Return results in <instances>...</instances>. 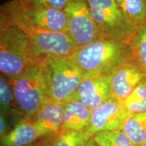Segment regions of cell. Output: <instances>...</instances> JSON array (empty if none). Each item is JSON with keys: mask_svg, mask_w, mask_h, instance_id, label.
<instances>
[{"mask_svg": "<svg viewBox=\"0 0 146 146\" xmlns=\"http://www.w3.org/2000/svg\"><path fill=\"white\" fill-rule=\"evenodd\" d=\"M15 104L14 93L8 79L1 74L0 76V105L1 112H8Z\"/></svg>", "mask_w": 146, "mask_h": 146, "instance_id": "ffe728a7", "label": "cell"}, {"mask_svg": "<svg viewBox=\"0 0 146 146\" xmlns=\"http://www.w3.org/2000/svg\"><path fill=\"white\" fill-rule=\"evenodd\" d=\"M91 114L92 110L78 100H71L66 102L62 128L71 131H87Z\"/></svg>", "mask_w": 146, "mask_h": 146, "instance_id": "5bb4252c", "label": "cell"}, {"mask_svg": "<svg viewBox=\"0 0 146 146\" xmlns=\"http://www.w3.org/2000/svg\"><path fill=\"white\" fill-rule=\"evenodd\" d=\"M81 146H100L96 141H94V139L91 137L88 140H87L86 141H85L81 145Z\"/></svg>", "mask_w": 146, "mask_h": 146, "instance_id": "d4e9b609", "label": "cell"}, {"mask_svg": "<svg viewBox=\"0 0 146 146\" xmlns=\"http://www.w3.org/2000/svg\"><path fill=\"white\" fill-rule=\"evenodd\" d=\"M45 133L33 120L25 118L1 139V146H27L35 143Z\"/></svg>", "mask_w": 146, "mask_h": 146, "instance_id": "4fadbf2b", "label": "cell"}, {"mask_svg": "<svg viewBox=\"0 0 146 146\" xmlns=\"http://www.w3.org/2000/svg\"><path fill=\"white\" fill-rule=\"evenodd\" d=\"M27 146H36V145L35 143H33V144H31V145H27Z\"/></svg>", "mask_w": 146, "mask_h": 146, "instance_id": "4316f807", "label": "cell"}, {"mask_svg": "<svg viewBox=\"0 0 146 146\" xmlns=\"http://www.w3.org/2000/svg\"><path fill=\"white\" fill-rule=\"evenodd\" d=\"M124 105L129 116L146 112V99L140 102L125 104Z\"/></svg>", "mask_w": 146, "mask_h": 146, "instance_id": "603a6c76", "label": "cell"}, {"mask_svg": "<svg viewBox=\"0 0 146 146\" xmlns=\"http://www.w3.org/2000/svg\"><path fill=\"white\" fill-rule=\"evenodd\" d=\"M22 2L35 6L56 9L64 11L71 0H20Z\"/></svg>", "mask_w": 146, "mask_h": 146, "instance_id": "44dd1931", "label": "cell"}, {"mask_svg": "<svg viewBox=\"0 0 146 146\" xmlns=\"http://www.w3.org/2000/svg\"><path fill=\"white\" fill-rule=\"evenodd\" d=\"M110 97L109 74H100L85 76L71 100H78L93 110Z\"/></svg>", "mask_w": 146, "mask_h": 146, "instance_id": "8fae6325", "label": "cell"}, {"mask_svg": "<svg viewBox=\"0 0 146 146\" xmlns=\"http://www.w3.org/2000/svg\"><path fill=\"white\" fill-rule=\"evenodd\" d=\"M110 96L125 104L134 89L146 76L132 55L120 63L109 74Z\"/></svg>", "mask_w": 146, "mask_h": 146, "instance_id": "9c48e42d", "label": "cell"}, {"mask_svg": "<svg viewBox=\"0 0 146 146\" xmlns=\"http://www.w3.org/2000/svg\"><path fill=\"white\" fill-rule=\"evenodd\" d=\"M129 116L125 105L110 97L93 110L87 131L93 137L101 131L120 129Z\"/></svg>", "mask_w": 146, "mask_h": 146, "instance_id": "30bf717a", "label": "cell"}, {"mask_svg": "<svg viewBox=\"0 0 146 146\" xmlns=\"http://www.w3.org/2000/svg\"><path fill=\"white\" fill-rule=\"evenodd\" d=\"M66 102L55 101L48 97L32 118L45 135L61 129Z\"/></svg>", "mask_w": 146, "mask_h": 146, "instance_id": "7c38bea8", "label": "cell"}, {"mask_svg": "<svg viewBox=\"0 0 146 146\" xmlns=\"http://www.w3.org/2000/svg\"><path fill=\"white\" fill-rule=\"evenodd\" d=\"M28 36L35 56L39 61L47 57H69L77 47L65 32L20 27Z\"/></svg>", "mask_w": 146, "mask_h": 146, "instance_id": "ba28073f", "label": "cell"}, {"mask_svg": "<svg viewBox=\"0 0 146 146\" xmlns=\"http://www.w3.org/2000/svg\"><path fill=\"white\" fill-rule=\"evenodd\" d=\"M38 62L28 36L23 29L14 25H0L1 74L10 80Z\"/></svg>", "mask_w": 146, "mask_h": 146, "instance_id": "277c9868", "label": "cell"}, {"mask_svg": "<svg viewBox=\"0 0 146 146\" xmlns=\"http://www.w3.org/2000/svg\"><path fill=\"white\" fill-rule=\"evenodd\" d=\"M92 137L87 131H76L61 128L42 136L35 142L36 146H81Z\"/></svg>", "mask_w": 146, "mask_h": 146, "instance_id": "9a60e30c", "label": "cell"}, {"mask_svg": "<svg viewBox=\"0 0 146 146\" xmlns=\"http://www.w3.org/2000/svg\"><path fill=\"white\" fill-rule=\"evenodd\" d=\"M131 55V44L102 36L78 47L69 57L79 67L85 77L94 74H110Z\"/></svg>", "mask_w": 146, "mask_h": 146, "instance_id": "6da1fadb", "label": "cell"}, {"mask_svg": "<svg viewBox=\"0 0 146 146\" xmlns=\"http://www.w3.org/2000/svg\"><path fill=\"white\" fill-rule=\"evenodd\" d=\"M121 129L135 145H141L146 141V112L129 116Z\"/></svg>", "mask_w": 146, "mask_h": 146, "instance_id": "2e32d148", "label": "cell"}, {"mask_svg": "<svg viewBox=\"0 0 146 146\" xmlns=\"http://www.w3.org/2000/svg\"><path fill=\"white\" fill-rule=\"evenodd\" d=\"M8 81L17 109L24 117L32 119L45 99L50 97V79L45 58Z\"/></svg>", "mask_w": 146, "mask_h": 146, "instance_id": "7a4b0ae2", "label": "cell"}, {"mask_svg": "<svg viewBox=\"0 0 146 146\" xmlns=\"http://www.w3.org/2000/svg\"><path fill=\"white\" fill-rule=\"evenodd\" d=\"M7 128H8V126H7L5 116L2 112H1V115H0V137L1 139L4 137L8 134V132Z\"/></svg>", "mask_w": 146, "mask_h": 146, "instance_id": "cb8c5ba5", "label": "cell"}, {"mask_svg": "<svg viewBox=\"0 0 146 146\" xmlns=\"http://www.w3.org/2000/svg\"><path fill=\"white\" fill-rule=\"evenodd\" d=\"M140 146H146V141H145V142H144V143H142V144H141V145H140Z\"/></svg>", "mask_w": 146, "mask_h": 146, "instance_id": "484cf974", "label": "cell"}, {"mask_svg": "<svg viewBox=\"0 0 146 146\" xmlns=\"http://www.w3.org/2000/svg\"><path fill=\"white\" fill-rule=\"evenodd\" d=\"M116 1H117V0H116Z\"/></svg>", "mask_w": 146, "mask_h": 146, "instance_id": "83f0119b", "label": "cell"}, {"mask_svg": "<svg viewBox=\"0 0 146 146\" xmlns=\"http://www.w3.org/2000/svg\"><path fill=\"white\" fill-rule=\"evenodd\" d=\"M131 46L132 56L146 76V24L137 28Z\"/></svg>", "mask_w": 146, "mask_h": 146, "instance_id": "d6986e66", "label": "cell"}, {"mask_svg": "<svg viewBox=\"0 0 146 146\" xmlns=\"http://www.w3.org/2000/svg\"><path fill=\"white\" fill-rule=\"evenodd\" d=\"M64 11L67 17L66 33L77 48L102 36L86 0H71Z\"/></svg>", "mask_w": 146, "mask_h": 146, "instance_id": "52a82bcc", "label": "cell"}, {"mask_svg": "<svg viewBox=\"0 0 146 146\" xmlns=\"http://www.w3.org/2000/svg\"><path fill=\"white\" fill-rule=\"evenodd\" d=\"M146 99V80H144L134 89L131 96L127 98L125 104L140 102Z\"/></svg>", "mask_w": 146, "mask_h": 146, "instance_id": "7402d4cb", "label": "cell"}, {"mask_svg": "<svg viewBox=\"0 0 146 146\" xmlns=\"http://www.w3.org/2000/svg\"><path fill=\"white\" fill-rule=\"evenodd\" d=\"M95 23L104 37L131 44L137 31L116 0H86Z\"/></svg>", "mask_w": 146, "mask_h": 146, "instance_id": "5b68a950", "label": "cell"}, {"mask_svg": "<svg viewBox=\"0 0 146 146\" xmlns=\"http://www.w3.org/2000/svg\"><path fill=\"white\" fill-rule=\"evenodd\" d=\"M0 25H14L54 32L67 31L64 11L35 6L12 0L1 6Z\"/></svg>", "mask_w": 146, "mask_h": 146, "instance_id": "3957f363", "label": "cell"}, {"mask_svg": "<svg viewBox=\"0 0 146 146\" xmlns=\"http://www.w3.org/2000/svg\"><path fill=\"white\" fill-rule=\"evenodd\" d=\"M92 138L100 146H137L121 129L101 131Z\"/></svg>", "mask_w": 146, "mask_h": 146, "instance_id": "ac0fdd59", "label": "cell"}, {"mask_svg": "<svg viewBox=\"0 0 146 146\" xmlns=\"http://www.w3.org/2000/svg\"><path fill=\"white\" fill-rule=\"evenodd\" d=\"M45 62L50 79V97L55 101L66 102L76 94L84 75L70 57H47Z\"/></svg>", "mask_w": 146, "mask_h": 146, "instance_id": "8992f818", "label": "cell"}, {"mask_svg": "<svg viewBox=\"0 0 146 146\" xmlns=\"http://www.w3.org/2000/svg\"><path fill=\"white\" fill-rule=\"evenodd\" d=\"M116 2L137 28L146 24V0H117Z\"/></svg>", "mask_w": 146, "mask_h": 146, "instance_id": "e0dca14e", "label": "cell"}]
</instances>
